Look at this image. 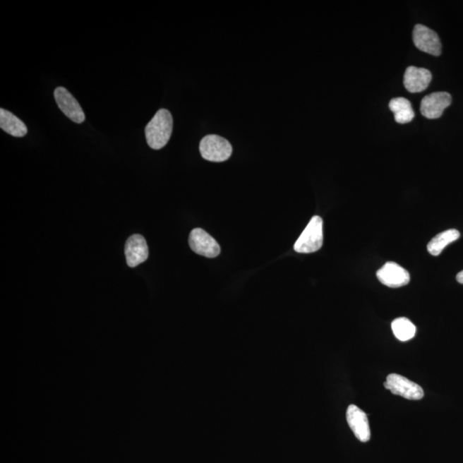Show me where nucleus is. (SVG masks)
Returning a JSON list of instances; mask_svg holds the SVG:
<instances>
[{
	"label": "nucleus",
	"mask_w": 463,
	"mask_h": 463,
	"mask_svg": "<svg viewBox=\"0 0 463 463\" xmlns=\"http://www.w3.org/2000/svg\"><path fill=\"white\" fill-rule=\"evenodd\" d=\"M173 117L167 109H160L145 128L148 145L153 150H161L167 145L173 133Z\"/></svg>",
	"instance_id": "nucleus-1"
},
{
	"label": "nucleus",
	"mask_w": 463,
	"mask_h": 463,
	"mask_svg": "<svg viewBox=\"0 0 463 463\" xmlns=\"http://www.w3.org/2000/svg\"><path fill=\"white\" fill-rule=\"evenodd\" d=\"M323 242V220L315 215L295 242L294 249L298 253H316Z\"/></svg>",
	"instance_id": "nucleus-2"
},
{
	"label": "nucleus",
	"mask_w": 463,
	"mask_h": 463,
	"mask_svg": "<svg viewBox=\"0 0 463 463\" xmlns=\"http://www.w3.org/2000/svg\"><path fill=\"white\" fill-rule=\"evenodd\" d=\"M199 150L207 161L222 162L230 158L233 148L227 139L217 135H208L202 139Z\"/></svg>",
	"instance_id": "nucleus-3"
},
{
	"label": "nucleus",
	"mask_w": 463,
	"mask_h": 463,
	"mask_svg": "<svg viewBox=\"0 0 463 463\" xmlns=\"http://www.w3.org/2000/svg\"><path fill=\"white\" fill-rule=\"evenodd\" d=\"M384 385L394 395L409 400H421L424 397V391L420 385L401 375H389Z\"/></svg>",
	"instance_id": "nucleus-4"
},
{
	"label": "nucleus",
	"mask_w": 463,
	"mask_h": 463,
	"mask_svg": "<svg viewBox=\"0 0 463 463\" xmlns=\"http://www.w3.org/2000/svg\"><path fill=\"white\" fill-rule=\"evenodd\" d=\"M189 245L195 253L209 258H217L221 253V247L217 241L202 229L191 232Z\"/></svg>",
	"instance_id": "nucleus-5"
},
{
	"label": "nucleus",
	"mask_w": 463,
	"mask_h": 463,
	"mask_svg": "<svg viewBox=\"0 0 463 463\" xmlns=\"http://www.w3.org/2000/svg\"><path fill=\"white\" fill-rule=\"evenodd\" d=\"M413 41L415 47L426 54L439 56L442 53V45L436 32L428 27L417 25L413 31Z\"/></svg>",
	"instance_id": "nucleus-6"
},
{
	"label": "nucleus",
	"mask_w": 463,
	"mask_h": 463,
	"mask_svg": "<svg viewBox=\"0 0 463 463\" xmlns=\"http://www.w3.org/2000/svg\"><path fill=\"white\" fill-rule=\"evenodd\" d=\"M54 99L63 114L75 123L81 124L85 121V112L81 106L66 88L58 87L54 90Z\"/></svg>",
	"instance_id": "nucleus-7"
},
{
	"label": "nucleus",
	"mask_w": 463,
	"mask_h": 463,
	"mask_svg": "<svg viewBox=\"0 0 463 463\" xmlns=\"http://www.w3.org/2000/svg\"><path fill=\"white\" fill-rule=\"evenodd\" d=\"M451 102L452 97L447 92H434L423 98L421 104V114L429 119L440 118Z\"/></svg>",
	"instance_id": "nucleus-8"
},
{
	"label": "nucleus",
	"mask_w": 463,
	"mask_h": 463,
	"mask_svg": "<svg viewBox=\"0 0 463 463\" xmlns=\"http://www.w3.org/2000/svg\"><path fill=\"white\" fill-rule=\"evenodd\" d=\"M377 277L383 284L394 289L409 284L410 282L408 271L394 262L386 263L377 271Z\"/></svg>",
	"instance_id": "nucleus-9"
},
{
	"label": "nucleus",
	"mask_w": 463,
	"mask_h": 463,
	"mask_svg": "<svg viewBox=\"0 0 463 463\" xmlns=\"http://www.w3.org/2000/svg\"><path fill=\"white\" fill-rule=\"evenodd\" d=\"M127 265L135 268L149 258V247L140 234H134L127 239L125 247Z\"/></svg>",
	"instance_id": "nucleus-10"
},
{
	"label": "nucleus",
	"mask_w": 463,
	"mask_h": 463,
	"mask_svg": "<svg viewBox=\"0 0 463 463\" xmlns=\"http://www.w3.org/2000/svg\"><path fill=\"white\" fill-rule=\"evenodd\" d=\"M347 421L359 440L363 443L370 440L369 421L364 411L359 409L357 406L350 405L347 411Z\"/></svg>",
	"instance_id": "nucleus-11"
},
{
	"label": "nucleus",
	"mask_w": 463,
	"mask_h": 463,
	"mask_svg": "<svg viewBox=\"0 0 463 463\" xmlns=\"http://www.w3.org/2000/svg\"><path fill=\"white\" fill-rule=\"evenodd\" d=\"M432 78V73L425 68L409 66L405 71L403 83L410 93H421L427 89Z\"/></svg>",
	"instance_id": "nucleus-12"
},
{
	"label": "nucleus",
	"mask_w": 463,
	"mask_h": 463,
	"mask_svg": "<svg viewBox=\"0 0 463 463\" xmlns=\"http://www.w3.org/2000/svg\"><path fill=\"white\" fill-rule=\"evenodd\" d=\"M0 128L16 138H23L28 133L27 126L10 111L0 109Z\"/></svg>",
	"instance_id": "nucleus-13"
},
{
	"label": "nucleus",
	"mask_w": 463,
	"mask_h": 463,
	"mask_svg": "<svg viewBox=\"0 0 463 463\" xmlns=\"http://www.w3.org/2000/svg\"><path fill=\"white\" fill-rule=\"evenodd\" d=\"M390 109L393 112L395 121L399 124H407L413 121L415 114L412 104L408 99L394 98L389 104Z\"/></svg>",
	"instance_id": "nucleus-14"
},
{
	"label": "nucleus",
	"mask_w": 463,
	"mask_h": 463,
	"mask_svg": "<svg viewBox=\"0 0 463 463\" xmlns=\"http://www.w3.org/2000/svg\"><path fill=\"white\" fill-rule=\"evenodd\" d=\"M460 233L457 229H449L438 234L427 245V250L433 256H438L445 247L460 238Z\"/></svg>",
	"instance_id": "nucleus-15"
},
{
	"label": "nucleus",
	"mask_w": 463,
	"mask_h": 463,
	"mask_svg": "<svg viewBox=\"0 0 463 463\" xmlns=\"http://www.w3.org/2000/svg\"><path fill=\"white\" fill-rule=\"evenodd\" d=\"M393 333L399 341L407 342L414 338L416 333V327L406 318H399L392 322Z\"/></svg>",
	"instance_id": "nucleus-16"
},
{
	"label": "nucleus",
	"mask_w": 463,
	"mask_h": 463,
	"mask_svg": "<svg viewBox=\"0 0 463 463\" xmlns=\"http://www.w3.org/2000/svg\"><path fill=\"white\" fill-rule=\"evenodd\" d=\"M457 280L461 284H463V270L459 272L457 275Z\"/></svg>",
	"instance_id": "nucleus-17"
}]
</instances>
